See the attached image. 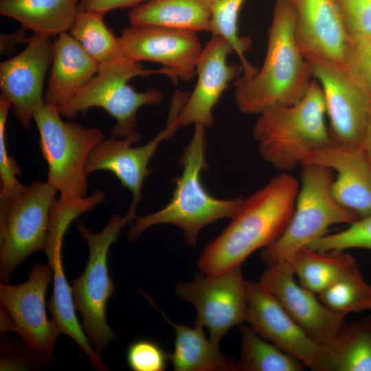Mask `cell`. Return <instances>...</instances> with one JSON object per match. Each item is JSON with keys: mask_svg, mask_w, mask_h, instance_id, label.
Masks as SVG:
<instances>
[{"mask_svg": "<svg viewBox=\"0 0 371 371\" xmlns=\"http://www.w3.org/2000/svg\"><path fill=\"white\" fill-rule=\"evenodd\" d=\"M299 183L282 172L245 197L222 233L207 244L196 264L205 276L240 265L252 253L276 240L293 214Z\"/></svg>", "mask_w": 371, "mask_h": 371, "instance_id": "1", "label": "cell"}, {"mask_svg": "<svg viewBox=\"0 0 371 371\" xmlns=\"http://www.w3.org/2000/svg\"><path fill=\"white\" fill-rule=\"evenodd\" d=\"M294 25L291 0H276L263 65L254 76H243L234 82L240 113L259 115L271 106L294 104L306 94L313 74L296 43Z\"/></svg>", "mask_w": 371, "mask_h": 371, "instance_id": "2", "label": "cell"}, {"mask_svg": "<svg viewBox=\"0 0 371 371\" xmlns=\"http://www.w3.org/2000/svg\"><path fill=\"white\" fill-rule=\"evenodd\" d=\"M190 142L179 159L182 172L175 179V188L170 201L158 211L142 216H136L131 223L127 237L135 240L148 228L160 224L180 227L186 243L197 244L200 232L207 225L225 218H232L245 199L238 196L221 199L211 195L201 179L203 171L208 169L205 159L206 127L194 125Z\"/></svg>", "mask_w": 371, "mask_h": 371, "instance_id": "3", "label": "cell"}, {"mask_svg": "<svg viewBox=\"0 0 371 371\" xmlns=\"http://www.w3.org/2000/svg\"><path fill=\"white\" fill-rule=\"evenodd\" d=\"M326 107L319 83L312 80L304 96L291 105L271 106L259 114L253 137L261 157L288 172L302 165L332 139L325 123Z\"/></svg>", "mask_w": 371, "mask_h": 371, "instance_id": "4", "label": "cell"}, {"mask_svg": "<svg viewBox=\"0 0 371 371\" xmlns=\"http://www.w3.org/2000/svg\"><path fill=\"white\" fill-rule=\"evenodd\" d=\"M40 134L41 154L47 163V181L60 194L59 201L81 204L90 199L87 158L93 148L105 139L98 128L85 127L62 120L57 106L45 102L34 112Z\"/></svg>", "mask_w": 371, "mask_h": 371, "instance_id": "5", "label": "cell"}, {"mask_svg": "<svg viewBox=\"0 0 371 371\" xmlns=\"http://www.w3.org/2000/svg\"><path fill=\"white\" fill-rule=\"evenodd\" d=\"M302 166L301 187L291 218L282 235L262 251L261 259L267 266L290 262L300 249L325 235L330 226L350 224L359 218L333 198L331 169L310 164Z\"/></svg>", "mask_w": 371, "mask_h": 371, "instance_id": "6", "label": "cell"}, {"mask_svg": "<svg viewBox=\"0 0 371 371\" xmlns=\"http://www.w3.org/2000/svg\"><path fill=\"white\" fill-rule=\"evenodd\" d=\"M159 74L166 76L163 68L146 69L139 62L123 57L100 64L92 80L69 100L57 106L60 115L74 117L92 107H100L116 120L112 136L124 138L135 133L137 113L142 106L159 104L164 93L157 89L138 92L127 82L135 77H148Z\"/></svg>", "mask_w": 371, "mask_h": 371, "instance_id": "7", "label": "cell"}, {"mask_svg": "<svg viewBox=\"0 0 371 371\" xmlns=\"http://www.w3.org/2000/svg\"><path fill=\"white\" fill-rule=\"evenodd\" d=\"M133 220L128 214L124 217L113 214L104 228L98 233L91 232L82 223L78 225L79 233L88 244L89 254L83 273L71 282V287L76 308L82 318V328L100 355L117 339L106 317L107 303L115 293L108 267L109 250L124 227Z\"/></svg>", "mask_w": 371, "mask_h": 371, "instance_id": "8", "label": "cell"}, {"mask_svg": "<svg viewBox=\"0 0 371 371\" xmlns=\"http://www.w3.org/2000/svg\"><path fill=\"white\" fill-rule=\"evenodd\" d=\"M57 192L47 181H34L21 193L0 199L1 283H8L29 256L45 250Z\"/></svg>", "mask_w": 371, "mask_h": 371, "instance_id": "9", "label": "cell"}, {"mask_svg": "<svg viewBox=\"0 0 371 371\" xmlns=\"http://www.w3.org/2000/svg\"><path fill=\"white\" fill-rule=\"evenodd\" d=\"M27 276V280L19 284H0L1 333H18L20 339L47 363L54 358L56 342L61 334L46 312L45 294L53 282V269L49 264H36Z\"/></svg>", "mask_w": 371, "mask_h": 371, "instance_id": "10", "label": "cell"}, {"mask_svg": "<svg viewBox=\"0 0 371 371\" xmlns=\"http://www.w3.org/2000/svg\"><path fill=\"white\" fill-rule=\"evenodd\" d=\"M189 93L175 91L172 96L166 126L146 144L132 147L139 142L142 135L135 131L124 138L112 136L97 144L89 153L85 165L88 176L98 170L113 172L123 188H128L133 194L132 203L127 214L135 217L136 208L142 201V188L144 179L151 172L148 165L159 144L169 139L179 127L177 119L184 106Z\"/></svg>", "mask_w": 371, "mask_h": 371, "instance_id": "11", "label": "cell"}, {"mask_svg": "<svg viewBox=\"0 0 371 371\" xmlns=\"http://www.w3.org/2000/svg\"><path fill=\"white\" fill-rule=\"evenodd\" d=\"M175 293L194 306V324L206 327L210 339L217 344L228 330L245 321L246 281L240 265L191 282H179Z\"/></svg>", "mask_w": 371, "mask_h": 371, "instance_id": "12", "label": "cell"}, {"mask_svg": "<svg viewBox=\"0 0 371 371\" xmlns=\"http://www.w3.org/2000/svg\"><path fill=\"white\" fill-rule=\"evenodd\" d=\"M124 56L133 61L148 60L162 65L176 85L196 75L202 50L197 32L155 25H131L119 36Z\"/></svg>", "mask_w": 371, "mask_h": 371, "instance_id": "13", "label": "cell"}, {"mask_svg": "<svg viewBox=\"0 0 371 371\" xmlns=\"http://www.w3.org/2000/svg\"><path fill=\"white\" fill-rule=\"evenodd\" d=\"M309 63L324 93L332 138L361 144L371 117V95L346 69L325 61Z\"/></svg>", "mask_w": 371, "mask_h": 371, "instance_id": "14", "label": "cell"}, {"mask_svg": "<svg viewBox=\"0 0 371 371\" xmlns=\"http://www.w3.org/2000/svg\"><path fill=\"white\" fill-rule=\"evenodd\" d=\"M291 1L295 10V38L304 58L346 69L351 39L338 1Z\"/></svg>", "mask_w": 371, "mask_h": 371, "instance_id": "15", "label": "cell"}, {"mask_svg": "<svg viewBox=\"0 0 371 371\" xmlns=\"http://www.w3.org/2000/svg\"><path fill=\"white\" fill-rule=\"evenodd\" d=\"M19 54L0 64V89L12 103L13 112L25 128L31 127L36 110L45 102L44 78L53 61L51 37L34 33Z\"/></svg>", "mask_w": 371, "mask_h": 371, "instance_id": "16", "label": "cell"}, {"mask_svg": "<svg viewBox=\"0 0 371 371\" xmlns=\"http://www.w3.org/2000/svg\"><path fill=\"white\" fill-rule=\"evenodd\" d=\"M290 262L269 265L258 282L273 294L286 311L319 345L330 341L347 314L329 308L314 293L296 283Z\"/></svg>", "mask_w": 371, "mask_h": 371, "instance_id": "17", "label": "cell"}, {"mask_svg": "<svg viewBox=\"0 0 371 371\" xmlns=\"http://www.w3.org/2000/svg\"><path fill=\"white\" fill-rule=\"evenodd\" d=\"M245 321L263 338L311 368L319 345L286 311L276 297L259 282L246 281Z\"/></svg>", "mask_w": 371, "mask_h": 371, "instance_id": "18", "label": "cell"}, {"mask_svg": "<svg viewBox=\"0 0 371 371\" xmlns=\"http://www.w3.org/2000/svg\"><path fill=\"white\" fill-rule=\"evenodd\" d=\"M234 52L223 37L212 35L203 47L196 64L197 82L179 113V127L203 124L213 125V109L221 96L239 75V68L227 64V56Z\"/></svg>", "mask_w": 371, "mask_h": 371, "instance_id": "19", "label": "cell"}, {"mask_svg": "<svg viewBox=\"0 0 371 371\" xmlns=\"http://www.w3.org/2000/svg\"><path fill=\"white\" fill-rule=\"evenodd\" d=\"M308 164L335 170L337 177L332 183L331 193L337 203L359 218L371 214V167L361 144L332 138L303 164Z\"/></svg>", "mask_w": 371, "mask_h": 371, "instance_id": "20", "label": "cell"}, {"mask_svg": "<svg viewBox=\"0 0 371 371\" xmlns=\"http://www.w3.org/2000/svg\"><path fill=\"white\" fill-rule=\"evenodd\" d=\"M53 61L47 88V104L58 106L87 86L97 74L100 63L68 32L53 42Z\"/></svg>", "mask_w": 371, "mask_h": 371, "instance_id": "21", "label": "cell"}, {"mask_svg": "<svg viewBox=\"0 0 371 371\" xmlns=\"http://www.w3.org/2000/svg\"><path fill=\"white\" fill-rule=\"evenodd\" d=\"M314 371H371V315L344 322L334 337L319 345Z\"/></svg>", "mask_w": 371, "mask_h": 371, "instance_id": "22", "label": "cell"}, {"mask_svg": "<svg viewBox=\"0 0 371 371\" xmlns=\"http://www.w3.org/2000/svg\"><path fill=\"white\" fill-rule=\"evenodd\" d=\"M164 318L175 329L176 336L175 349L169 355L173 368L176 371H234L236 363L225 357L220 350L218 344L207 339L203 326L194 328L175 324L150 299Z\"/></svg>", "mask_w": 371, "mask_h": 371, "instance_id": "23", "label": "cell"}, {"mask_svg": "<svg viewBox=\"0 0 371 371\" xmlns=\"http://www.w3.org/2000/svg\"><path fill=\"white\" fill-rule=\"evenodd\" d=\"M79 0H0V14L23 28L49 37L68 32L78 13Z\"/></svg>", "mask_w": 371, "mask_h": 371, "instance_id": "24", "label": "cell"}, {"mask_svg": "<svg viewBox=\"0 0 371 371\" xmlns=\"http://www.w3.org/2000/svg\"><path fill=\"white\" fill-rule=\"evenodd\" d=\"M210 10L207 0H148L133 8L131 25H155L210 32Z\"/></svg>", "mask_w": 371, "mask_h": 371, "instance_id": "25", "label": "cell"}, {"mask_svg": "<svg viewBox=\"0 0 371 371\" xmlns=\"http://www.w3.org/2000/svg\"><path fill=\"white\" fill-rule=\"evenodd\" d=\"M48 264L54 273L53 293L47 304L52 314V319L62 334L69 336L77 343L89 359L94 369L99 371L108 370L101 356L92 346L82 326L78 320L71 287L65 277L62 254H56L48 261Z\"/></svg>", "mask_w": 371, "mask_h": 371, "instance_id": "26", "label": "cell"}, {"mask_svg": "<svg viewBox=\"0 0 371 371\" xmlns=\"http://www.w3.org/2000/svg\"><path fill=\"white\" fill-rule=\"evenodd\" d=\"M290 263L300 284L317 294L359 267L355 258L348 254L323 253L306 247L300 249Z\"/></svg>", "mask_w": 371, "mask_h": 371, "instance_id": "27", "label": "cell"}, {"mask_svg": "<svg viewBox=\"0 0 371 371\" xmlns=\"http://www.w3.org/2000/svg\"><path fill=\"white\" fill-rule=\"evenodd\" d=\"M240 358L236 370L301 371L304 365L272 343L263 339L250 326H239Z\"/></svg>", "mask_w": 371, "mask_h": 371, "instance_id": "28", "label": "cell"}, {"mask_svg": "<svg viewBox=\"0 0 371 371\" xmlns=\"http://www.w3.org/2000/svg\"><path fill=\"white\" fill-rule=\"evenodd\" d=\"M104 14L78 11L69 34L100 64L125 57L119 37L107 27Z\"/></svg>", "mask_w": 371, "mask_h": 371, "instance_id": "29", "label": "cell"}, {"mask_svg": "<svg viewBox=\"0 0 371 371\" xmlns=\"http://www.w3.org/2000/svg\"><path fill=\"white\" fill-rule=\"evenodd\" d=\"M210 10V32L225 39L238 56L243 76H254L258 69L246 59L245 54L252 47L251 40L238 34V21L243 4L247 0H207Z\"/></svg>", "mask_w": 371, "mask_h": 371, "instance_id": "30", "label": "cell"}, {"mask_svg": "<svg viewBox=\"0 0 371 371\" xmlns=\"http://www.w3.org/2000/svg\"><path fill=\"white\" fill-rule=\"evenodd\" d=\"M329 308L346 314L371 311V286L359 267L318 293Z\"/></svg>", "mask_w": 371, "mask_h": 371, "instance_id": "31", "label": "cell"}, {"mask_svg": "<svg viewBox=\"0 0 371 371\" xmlns=\"http://www.w3.org/2000/svg\"><path fill=\"white\" fill-rule=\"evenodd\" d=\"M306 247L323 253L344 251L352 248L371 250V214L349 224L346 229L325 234Z\"/></svg>", "mask_w": 371, "mask_h": 371, "instance_id": "32", "label": "cell"}, {"mask_svg": "<svg viewBox=\"0 0 371 371\" xmlns=\"http://www.w3.org/2000/svg\"><path fill=\"white\" fill-rule=\"evenodd\" d=\"M12 107L11 101L3 94L0 95V199H7L21 193L26 187L17 179L21 169L16 160L9 155L5 144V126Z\"/></svg>", "mask_w": 371, "mask_h": 371, "instance_id": "33", "label": "cell"}, {"mask_svg": "<svg viewBox=\"0 0 371 371\" xmlns=\"http://www.w3.org/2000/svg\"><path fill=\"white\" fill-rule=\"evenodd\" d=\"M168 352L154 341L141 339L131 343L126 352V360L133 371H163L166 369Z\"/></svg>", "mask_w": 371, "mask_h": 371, "instance_id": "34", "label": "cell"}, {"mask_svg": "<svg viewBox=\"0 0 371 371\" xmlns=\"http://www.w3.org/2000/svg\"><path fill=\"white\" fill-rule=\"evenodd\" d=\"M351 41L371 37V0H337Z\"/></svg>", "mask_w": 371, "mask_h": 371, "instance_id": "35", "label": "cell"}, {"mask_svg": "<svg viewBox=\"0 0 371 371\" xmlns=\"http://www.w3.org/2000/svg\"><path fill=\"white\" fill-rule=\"evenodd\" d=\"M346 70L371 95V37L351 41Z\"/></svg>", "mask_w": 371, "mask_h": 371, "instance_id": "36", "label": "cell"}, {"mask_svg": "<svg viewBox=\"0 0 371 371\" xmlns=\"http://www.w3.org/2000/svg\"><path fill=\"white\" fill-rule=\"evenodd\" d=\"M45 363L21 339H6L1 342V370H31Z\"/></svg>", "mask_w": 371, "mask_h": 371, "instance_id": "37", "label": "cell"}, {"mask_svg": "<svg viewBox=\"0 0 371 371\" xmlns=\"http://www.w3.org/2000/svg\"><path fill=\"white\" fill-rule=\"evenodd\" d=\"M148 0H80L78 11H94L105 14L117 8H134Z\"/></svg>", "mask_w": 371, "mask_h": 371, "instance_id": "38", "label": "cell"}, {"mask_svg": "<svg viewBox=\"0 0 371 371\" xmlns=\"http://www.w3.org/2000/svg\"><path fill=\"white\" fill-rule=\"evenodd\" d=\"M27 30L21 28L14 33L1 34L0 52L1 55H8L12 53L16 46L21 43H27L28 38L26 37Z\"/></svg>", "mask_w": 371, "mask_h": 371, "instance_id": "39", "label": "cell"}, {"mask_svg": "<svg viewBox=\"0 0 371 371\" xmlns=\"http://www.w3.org/2000/svg\"><path fill=\"white\" fill-rule=\"evenodd\" d=\"M361 145L371 167V117Z\"/></svg>", "mask_w": 371, "mask_h": 371, "instance_id": "40", "label": "cell"}]
</instances>
